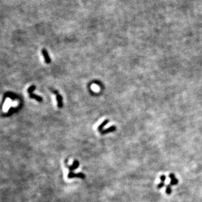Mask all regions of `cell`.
Segmentation results:
<instances>
[{"label":"cell","instance_id":"6da1fadb","mask_svg":"<svg viewBox=\"0 0 202 202\" xmlns=\"http://www.w3.org/2000/svg\"><path fill=\"white\" fill-rule=\"evenodd\" d=\"M42 54L43 57H44V61L46 62V63L47 64H50L51 62V58L50 56H49L48 53L47 51V50L46 49L43 48L42 51Z\"/></svg>","mask_w":202,"mask_h":202},{"label":"cell","instance_id":"7a4b0ae2","mask_svg":"<svg viewBox=\"0 0 202 202\" xmlns=\"http://www.w3.org/2000/svg\"><path fill=\"white\" fill-rule=\"evenodd\" d=\"M62 97L59 93L56 94V101L57 102V106L58 108H62L63 107V101Z\"/></svg>","mask_w":202,"mask_h":202},{"label":"cell","instance_id":"3957f363","mask_svg":"<svg viewBox=\"0 0 202 202\" xmlns=\"http://www.w3.org/2000/svg\"><path fill=\"white\" fill-rule=\"evenodd\" d=\"M29 97H30V98H31L35 99V100H36V101H38V102H42L43 101L42 97H41V96H37V95H36V94H34L33 93L29 94Z\"/></svg>","mask_w":202,"mask_h":202},{"label":"cell","instance_id":"277c9868","mask_svg":"<svg viewBox=\"0 0 202 202\" xmlns=\"http://www.w3.org/2000/svg\"><path fill=\"white\" fill-rule=\"evenodd\" d=\"M116 128L115 127V126H111V127H109L108 129H106V130H103L101 132V134H107V133H108L109 132H112V131H114L115 130H116Z\"/></svg>","mask_w":202,"mask_h":202},{"label":"cell","instance_id":"5b68a950","mask_svg":"<svg viewBox=\"0 0 202 202\" xmlns=\"http://www.w3.org/2000/svg\"><path fill=\"white\" fill-rule=\"evenodd\" d=\"M109 122V120H105L100 125L98 126V131L102 132L103 131V129L104 128V126H105Z\"/></svg>","mask_w":202,"mask_h":202},{"label":"cell","instance_id":"8992f818","mask_svg":"<svg viewBox=\"0 0 202 202\" xmlns=\"http://www.w3.org/2000/svg\"><path fill=\"white\" fill-rule=\"evenodd\" d=\"M172 192V189H171V186L170 185H168L166 186V193L167 194V195H170Z\"/></svg>","mask_w":202,"mask_h":202},{"label":"cell","instance_id":"52a82bcc","mask_svg":"<svg viewBox=\"0 0 202 202\" xmlns=\"http://www.w3.org/2000/svg\"><path fill=\"white\" fill-rule=\"evenodd\" d=\"M178 180H177V179H176V177L174 179H172L171 180V181L170 182V184L171 186L172 185H176L177 184H178Z\"/></svg>","mask_w":202,"mask_h":202},{"label":"cell","instance_id":"ba28073f","mask_svg":"<svg viewBox=\"0 0 202 202\" xmlns=\"http://www.w3.org/2000/svg\"><path fill=\"white\" fill-rule=\"evenodd\" d=\"M35 88H36V86L35 85H32L30 86V87L28 89V92L29 94H31V93H33V92H34V90L35 89Z\"/></svg>","mask_w":202,"mask_h":202},{"label":"cell","instance_id":"9c48e42d","mask_svg":"<svg viewBox=\"0 0 202 202\" xmlns=\"http://www.w3.org/2000/svg\"><path fill=\"white\" fill-rule=\"evenodd\" d=\"M165 182H161L158 184V185H157V188L158 189H161L162 188L164 187V186H165Z\"/></svg>","mask_w":202,"mask_h":202},{"label":"cell","instance_id":"30bf717a","mask_svg":"<svg viewBox=\"0 0 202 202\" xmlns=\"http://www.w3.org/2000/svg\"><path fill=\"white\" fill-rule=\"evenodd\" d=\"M166 177L165 175H162L161 176H160V180H161V182H164L166 180Z\"/></svg>","mask_w":202,"mask_h":202},{"label":"cell","instance_id":"8fae6325","mask_svg":"<svg viewBox=\"0 0 202 202\" xmlns=\"http://www.w3.org/2000/svg\"><path fill=\"white\" fill-rule=\"evenodd\" d=\"M169 178L171 179H174L175 178V175L174 173H171L169 174Z\"/></svg>","mask_w":202,"mask_h":202}]
</instances>
